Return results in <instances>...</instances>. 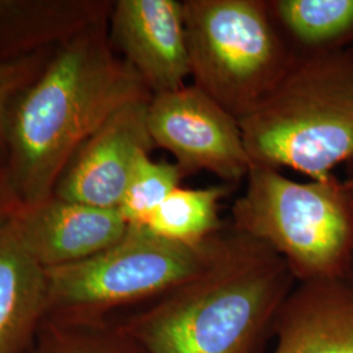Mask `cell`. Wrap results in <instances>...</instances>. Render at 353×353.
Masks as SVG:
<instances>
[{
  "label": "cell",
  "instance_id": "obj_14",
  "mask_svg": "<svg viewBox=\"0 0 353 353\" xmlns=\"http://www.w3.org/2000/svg\"><path fill=\"white\" fill-rule=\"evenodd\" d=\"M276 353H353V301L332 300L303 314Z\"/></svg>",
  "mask_w": 353,
  "mask_h": 353
},
{
  "label": "cell",
  "instance_id": "obj_16",
  "mask_svg": "<svg viewBox=\"0 0 353 353\" xmlns=\"http://www.w3.org/2000/svg\"><path fill=\"white\" fill-rule=\"evenodd\" d=\"M185 172L176 164L144 156L131 176L118 212L128 227H144L152 212L179 188Z\"/></svg>",
  "mask_w": 353,
  "mask_h": 353
},
{
  "label": "cell",
  "instance_id": "obj_19",
  "mask_svg": "<svg viewBox=\"0 0 353 353\" xmlns=\"http://www.w3.org/2000/svg\"><path fill=\"white\" fill-rule=\"evenodd\" d=\"M46 353H94L93 351H89L87 348L77 345L75 341H68L64 343H58L55 347L50 348Z\"/></svg>",
  "mask_w": 353,
  "mask_h": 353
},
{
  "label": "cell",
  "instance_id": "obj_8",
  "mask_svg": "<svg viewBox=\"0 0 353 353\" xmlns=\"http://www.w3.org/2000/svg\"><path fill=\"white\" fill-rule=\"evenodd\" d=\"M151 99L128 102L117 110L76 152L52 196L117 210L140 160L154 147L148 127Z\"/></svg>",
  "mask_w": 353,
  "mask_h": 353
},
{
  "label": "cell",
  "instance_id": "obj_10",
  "mask_svg": "<svg viewBox=\"0 0 353 353\" xmlns=\"http://www.w3.org/2000/svg\"><path fill=\"white\" fill-rule=\"evenodd\" d=\"M11 221L26 252L45 270L74 265L109 249L128 228L118 210L55 196L20 208Z\"/></svg>",
  "mask_w": 353,
  "mask_h": 353
},
{
  "label": "cell",
  "instance_id": "obj_6",
  "mask_svg": "<svg viewBox=\"0 0 353 353\" xmlns=\"http://www.w3.org/2000/svg\"><path fill=\"white\" fill-rule=\"evenodd\" d=\"M234 217L245 232L314 274L334 268L351 237L345 203L330 179L300 183L265 165H252Z\"/></svg>",
  "mask_w": 353,
  "mask_h": 353
},
{
  "label": "cell",
  "instance_id": "obj_18",
  "mask_svg": "<svg viewBox=\"0 0 353 353\" xmlns=\"http://www.w3.org/2000/svg\"><path fill=\"white\" fill-rule=\"evenodd\" d=\"M20 210V204L13 196L7 182H0V225L6 224Z\"/></svg>",
  "mask_w": 353,
  "mask_h": 353
},
{
  "label": "cell",
  "instance_id": "obj_1",
  "mask_svg": "<svg viewBox=\"0 0 353 353\" xmlns=\"http://www.w3.org/2000/svg\"><path fill=\"white\" fill-rule=\"evenodd\" d=\"M147 97L137 71L114 55L105 20L54 49L7 118L6 181L20 208L51 198L84 143L122 106Z\"/></svg>",
  "mask_w": 353,
  "mask_h": 353
},
{
  "label": "cell",
  "instance_id": "obj_5",
  "mask_svg": "<svg viewBox=\"0 0 353 353\" xmlns=\"http://www.w3.org/2000/svg\"><path fill=\"white\" fill-rule=\"evenodd\" d=\"M278 275L221 258L147 318L140 336L151 353H237L274 297Z\"/></svg>",
  "mask_w": 353,
  "mask_h": 353
},
{
  "label": "cell",
  "instance_id": "obj_17",
  "mask_svg": "<svg viewBox=\"0 0 353 353\" xmlns=\"http://www.w3.org/2000/svg\"><path fill=\"white\" fill-rule=\"evenodd\" d=\"M52 51H42L13 63L0 64V156H6V127L13 101L43 71Z\"/></svg>",
  "mask_w": 353,
  "mask_h": 353
},
{
  "label": "cell",
  "instance_id": "obj_9",
  "mask_svg": "<svg viewBox=\"0 0 353 353\" xmlns=\"http://www.w3.org/2000/svg\"><path fill=\"white\" fill-rule=\"evenodd\" d=\"M110 42L125 55L152 96L185 87L191 75L183 3L117 1L110 14Z\"/></svg>",
  "mask_w": 353,
  "mask_h": 353
},
{
  "label": "cell",
  "instance_id": "obj_3",
  "mask_svg": "<svg viewBox=\"0 0 353 353\" xmlns=\"http://www.w3.org/2000/svg\"><path fill=\"white\" fill-rule=\"evenodd\" d=\"M183 10L195 87L239 119L285 74L262 4L190 0Z\"/></svg>",
  "mask_w": 353,
  "mask_h": 353
},
{
  "label": "cell",
  "instance_id": "obj_7",
  "mask_svg": "<svg viewBox=\"0 0 353 353\" xmlns=\"http://www.w3.org/2000/svg\"><path fill=\"white\" fill-rule=\"evenodd\" d=\"M148 127L154 145L172 152L185 173L239 181L250 172L239 119L195 85L152 96Z\"/></svg>",
  "mask_w": 353,
  "mask_h": 353
},
{
  "label": "cell",
  "instance_id": "obj_13",
  "mask_svg": "<svg viewBox=\"0 0 353 353\" xmlns=\"http://www.w3.org/2000/svg\"><path fill=\"white\" fill-rule=\"evenodd\" d=\"M224 188L174 190L147 220L144 228L166 240L201 243L219 227L217 208Z\"/></svg>",
  "mask_w": 353,
  "mask_h": 353
},
{
  "label": "cell",
  "instance_id": "obj_15",
  "mask_svg": "<svg viewBox=\"0 0 353 353\" xmlns=\"http://www.w3.org/2000/svg\"><path fill=\"white\" fill-rule=\"evenodd\" d=\"M276 10L305 43H323L353 28V0H280Z\"/></svg>",
  "mask_w": 353,
  "mask_h": 353
},
{
  "label": "cell",
  "instance_id": "obj_11",
  "mask_svg": "<svg viewBox=\"0 0 353 353\" xmlns=\"http://www.w3.org/2000/svg\"><path fill=\"white\" fill-rule=\"evenodd\" d=\"M108 12L101 1L0 0V64L57 49Z\"/></svg>",
  "mask_w": 353,
  "mask_h": 353
},
{
  "label": "cell",
  "instance_id": "obj_12",
  "mask_svg": "<svg viewBox=\"0 0 353 353\" xmlns=\"http://www.w3.org/2000/svg\"><path fill=\"white\" fill-rule=\"evenodd\" d=\"M46 306V270L26 252L10 220L0 225V353L20 351Z\"/></svg>",
  "mask_w": 353,
  "mask_h": 353
},
{
  "label": "cell",
  "instance_id": "obj_4",
  "mask_svg": "<svg viewBox=\"0 0 353 353\" xmlns=\"http://www.w3.org/2000/svg\"><path fill=\"white\" fill-rule=\"evenodd\" d=\"M221 258L207 241L183 243L147 228L128 227L109 249L74 265L46 270V313L75 314L182 287Z\"/></svg>",
  "mask_w": 353,
  "mask_h": 353
},
{
  "label": "cell",
  "instance_id": "obj_2",
  "mask_svg": "<svg viewBox=\"0 0 353 353\" xmlns=\"http://www.w3.org/2000/svg\"><path fill=\"white\" fill-rule=\"evenodd\" d=\"M239 123L252 164L330 179L353 156V71L331 62L303 64L281 76Z\"/></svg>",
  "mask_w": 353,
  "mask_h": 353
}]
</instances>
